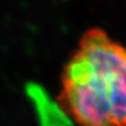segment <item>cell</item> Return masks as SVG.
<instances>
[{
    "label": "cell",
    "mask_w": 126,
    "mask_h": 126,
    "mask_svg": "<svg viewBox=\"0 0 126 126\" xmlns=\"http://www.w3.org/2000/svg\"><path fill=\"white\" fill-rule=\"evenodd\" d=\"M26 93L37 109L41 126H70L72 120L56 100L49 98L43 87L36 83L26 86Z\"/></svg>",
    "instance_id": "7a4b0ae2"
},
{
    "label": "cell",
    "mask_w": 126,
    "mask_h": 126,
    "mask_svg": "<svg viewBox=\"0 0 126 126\" xmlns=\"http://www.w3.org/2000/svg\"><path fill=\"white\" fill-rule=\"evenodd\" d=\"M57 101L78 126H126V47L90 29L62 75Z\"/></svg>",
    "instance_id": "6da1fadb"
}]
</instances>
